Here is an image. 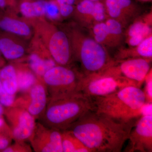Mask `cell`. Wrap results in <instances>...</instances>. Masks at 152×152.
<instances>
[{
  "instance_id": "6da1fadb",
  "label": "cell",
  "mask_w": 152,
  "mask_h": 152,
  "mask_svg": "<svg viewBox=\"0 0 152 152\" xmlns=\"http://www.w3.org/2000/svg\"><path fill=\"white\" fill-rule=\"evenodd\" d=\"M136 120L120 122L90 110L66 130L91 152H121L135 125Z\"/></svg>"
},
{
  "instance_id": "7a4b0ae2",
  "label": "cell",
  "mask_w": 152,
  "mask_h": 152,
  "mask_svg": "<svg viewBox=\"0 0 152 152\" xmlns=\"http://www.w3.org/2000/svg\"><path fill=\"white\" fill-rule=\"evenodd\" d=\"M89 98L91 103V110L125 123L141 116L146 104L143 91L134 86L125 87L106 96Z\"/></svg>"
},
{
  "instance_id": "3957f363",
  "label": "cell",
  "mask_w": 152,
  "mask_h": 152,
  "mask_svg": "<svg viewBox=\"0 0 152 152\" xmlns=\"http://www.w3.org/2000/svg\"><path fill=\"white\" fill-rule=\"evenodd\" d=\"M74 59L80 63L85 77L101 73L115 62L106 47L99 44L75 25L66 28Z\"/></svg>"
},
{
  "instance_id": "277c9868",
  "label": "cell",
  "mask_w": 152,
  "mask_h": 152,
  "mask_svg": "<svg viewBox=\"0 0 152 152\" xmlns=\"http://www.w3.org/2000/svg\"><path fill=\"white\" fill-rule=\"evenodd\" d=\"M91 107L90 98L82 92L49 97L41 117L47 126L64 131L91 110Z\"/></svg>"
},
{
  "instance_id": "5b68a950",
  "label": "cell",
  "mask_w": 152,
  "mask_h": 152,
  "mask_svg": "<svg viewBox=\"0 0 152 152\" xmlns=\"http://www.w3.org/2000/svg\"><path fill=\"white\" fill-rule=\"evenodd\" d=\"M35 31L57 64L71 66L74 60L70 42L65 31L45 21H38Z\"/></svg>"
},
{
  "instance_id": "8992f818",
  "label": "cell",
  "mask_w": 152,
  "mask_h": 152,
  "mask_svg": "<svg viewBox=\"0 0 152 152\" xmlns=\"http://www.w3.org/2000/svg\"><path fill=\"white\" fill-rule=\"evenodd\" d=\"M85 78L81 71L72 66L57 65L47 71L42 82L49 93V97H58L81 92Z\"/></svg>"
},
{
  "instance_id": "52a82bcc",
  "label": "cell",
  "mask_w": 152,
  "mask_h": 152,
  "mask_svg": "<svg viewBox=\"0 0 152 152\" xmlns=\"http://www.w3.org/2000/svg\"><path fill=\"white\" fill-rule=\"evenodd\" d=\"M140 88L137 82L118 75L100 73L85 77L81 92L88 97L100 96L113 94L125 87Z\"/></svg>"
},
{
  "instance_id": "ba28073f",
  "label": "cell",
  "mask_w": 152,
  "mask_h": 152,
  "mask_svg": "<svg viewBox=\"0 0 152 152\" xmlns=\"http://www.w3.org/2000/svg\"><path fill=\"white\" fill-rule=\"evenodd\" d=\"M4 109V115L8 122L12 137L19 142L29 140L35 128V118L18 106Z\"/></svg>"
},
{
  "instance_id": "9c48e42d",
  "label": "cell",
  "mask_w": 152,
  "mask_h": 152,
  "mask_svg": "<svg viewBox=\"0 0 152 152\" xmlns=\"http://www.w3.org/2000/svg\"><path fill=\"white\" fill-rule=\"evenodd\" d=\"M151 61L143 58L115 60V62L112 65L102 72L123 76L137 82L141 86L151 70Z\"/></svg>"
},
{
  "instance_id": "30bf717a",
  "label": "cell",
  "mask_w": 152,
  "mask_h": 152,
  "mask_svg": "<svg viewBox=\"0 0 152 152\" xmlns=\"http://www.w3.org/2000/svg\"><path fill=\"white\" fill-rule=\"evenodd\" d=\"M125 152H152V115H144L137 121L130 133Z\"/></svg>"
},
{
  "instance_id": "8fae6325",
  "label": "cell",
  "mask_w": 152,
  "mask_h": 152,
  "mask_svg": "<svg viewBox=\"0 0 152 152\" xmlns=\"http://www.w3.org/2000/svg\"><path fill=\"white\" fill-rule=\"evenodd\" d=\"M29 140L35 152H63L61 131L40 123H36Z\"/></svg>"
},
{
  "instance_id": "7c38bea8",
  "label": "cell",
  "mask_w": 152,
  "mask_h": 152,
  "mask_svg": "<svg viewBox=\"0 0 152 152\" xmlns=\"http://www.w3.org/2000/svg\"><path fill=\"white\" fill-rule=\"evenodd\" d=\"M48 93L43 83L38 80L29 89L16 99L13 106L24 109L36 119L42 116L45 110L49 99Z\"/></svg>"
},
{
  "instance_id": "4fadbf2b",
  "label": "cell",
  "mask_w": 152,
  "mask_h": 152,
  "mask_svg": "<svg viewBox=\"0 0 152 152\" xmlns=\"http://www.w3.org/2000/svg\"><path fill=\"white\" fill-rule=\"evenodd\" d=\"M0 31L21 38H28L32 29L26 22L11 15L5 10H0Z\"/></svg>"
},
{
  "instance_id": "5bb4252c",
  "label": "cell",
  "mask_w": 152,
  "mask_h": 152,
  "mask_svg": "<svg viewBox=\"0 0 152 152\" xmlns=\"http://www.w3.org/2000/svg\"><path fill=\"white\" fill-rule=\"evenodd\" d=\"M57 65L46 48L34 50L28 58V66L36 75L41 78L47 71Z\"/></svg>"
},
{
  "instance_id": "9a60e30c",
  "label": "cell",
  "mask_w": 152,
  "mask_h": 152,
  "mask_svg": "<svg viewBox=\"0 0 152 152\" xmlns=\"http://www.w3.org/2000/svg\"><path fill=\"white\" fill-rule=\"evenodd\" d=\"M136 58L152 60V34L135 46L121 48L114 56L113 59L115 61H119Z\"/></svg>"
},
{
  "instance_id": "2e32d148",
  "label": "cell",
  "mask_w": 152,
  "mask_h": 152,
  "mask_svg": "<svg viewBox=\"0 0 152 152\" xmlns=\"http://www.w3.org/2000/svg\"><path fill=\"white\" fill-rule=\"evenodd\" d=\"M0 52L6 59L13 61L23 56L26 48L14 36L0 31Z\"/></svg>"
},
{
  "instance_id": "e0dca14e",
  "label": "cell",
  "mask_w": 152,
  "mask_h": 152,
  "mask_svg": "<svg viewBox=\"0 0 152 152\" xmlns=\"http://www.w3.org/2000/svg\"><path fill=\"white\" fill-rule=\"evenodd\" d=\"M152 11L137 17L124 33L125 38L142 33L152 32Z\"/></svg>"
},
{
  "instance_id": "ac0fdd59",
  "label": "cell",
  "mask_w": 152,
  "mask_h": 152,
  "mask_svg": "<svg viewBox=\"0 0 152 152\" xmlns=\"http://www.w3.org/2000/svg\"><path fill=\"white\" fill-rule=\"evenodd\" d=\"M15 68L18 82V91L25 92L36 83L38 79L28 66H17Z\"/></svg>"
},
{
  "instance_id": "d6986e66",
  "label": "cell",
  "mask_w": 152,
  "mask_h": 152,
  "mask_svg": "<svg viewBox=\"0 0 152 152\" xmlns=\"http://www.w3.org/2000/svg\"><path fill=\"white\" fill-rule=\"evenodd\" d=\"M2 86L11 94L15 95L18 92V82L15 68L12 65L4 66L0 69Z\"/></svg>"
},
{
  "instance_id": "ffe728a7",
  "label": "cell",
  "mask_w": 152,
  "mask_h": 152,
  "mask_svg": "<svg viewBox=\"0 0 152 152\" xmlns=\"http://www.w3.org/2000/svg\"><path fill=\"white\" fill-rule=\"evenodd\" d=\"M61 140L63 152H91L69 131H61Z\"/></svg>"
},
{
  "instance_id": "44dd1931",
  "label": "cell",
  "mask_w": 152,
  "mask_h": 152,
  "mask_svg": "<svg viewBox=\"0 0 152 152\" xmlns=\"http://www.w3.org/2000/svg\"><path fill=\"white\" fill-rule=\"evenodd\" d=\"M88 28L89 30L90 35L96 42L105 47L115 48L104 22L94 24Z\"/></svg>"
},
{
  "instance_id": "7402d4cb",
  "label": "cell",
  "mask_w": 152,
  "mask_h": 152,
  "mask_svg": "<svg viewBox=\"0 0 152 152\" xmlns=\"http://www.w3.org/2000/svg\"><path fill=\"white\" fill-rule=\"evenodd\" d=\"M95 2L81 0L76 4L74 13L79 23L86 27L88 20L92 13Z\"/></svg>"
},
{
  "instance_id": "603a6c76",
  "label": "cell",
  "mask_w": 152,
  "mask_h": 152,
  "mask_svg": "<svg viewBox=\"0 0 152 152\" xmlns=\"http://www.w3.org/2000/svg\"><path fill=\"white\" fill-rule=\"evenodd\" d=\"M104 3L108 18L116 20L126 27L130 21L123 14L117 0H104Z\"/></svg>"
},
{
  "instance_id": "cb8c5ba5",
  "label": "cell",
  "mask_w": 152,
  "mask_h": 152,
  "mask_svg": "<svg viewBox=\"0 0 152 152\" xmlns=\"http://www.w3.org/2000/svg\"><path fill=\"white\" fill-rule=\"evenodd\" d=\"M104 22L114 46H119L125 38V32L122 25L119 22L111 18H108Z\"/></svg>"
},
{
  "instance_id": "d4e9b609",
  "label": "cell",
  "mask_w": 152,
  "mask_h": 152,
  "mask_svg": "<svg viewBox=\"0 0 152 152\" xmlns=\"http://www.w3.org/2000/svg\"><path fill=\"white\" fill-rule=\"evenodd\" d=\"M108 18L104 2L101 1L95 2L92 13L88 20L86 28L96 23L104 22Z\"/></svg>"
},
{
  "instance_id": "484cf974",
  "label": "cell",
  "mask_w": 152,
  "mask_h": 152,
  "mask_svg": "<svg viewBox=\"0 0 152 152\" xmlns=\"http://www.w3.org/2000/svg\"><path fill=\"white\" fill-rule=\"evenodd\" d=\"M122 12L130 21L136 18L140 13V8L132 0H117Z\"/></svg>"
},
{
  "instance_id": "4316f807",
  "label": "cell",
  "mask_w": 152,
  "mask_h": 152,
  "mask_svg": "<svg viewBox=\"0 0 152 152\" xmlns=\"http://www.w3.org/2000/svg\"><path fill=\"white\" fill-rule=\"evenodd\" d=\"M20 11L22 15L28 19L39 18L34 1H24L21 3L20 5Z\"/></svg>"
},
{
  "instance_id": "83f0119b",
  "label": "cell",
  "mask_w": 152,
  "mask_h": 152,
  "mask_svg": "<svg viewBox=\"0 0 152 152\" xmlns=\"http://www.w3.org/2000/svg\"><path fill=\"white\" fill-rule=\"evenodd\" d=\"M45 16L53 20H58L61 18L59 5L54 0L47 1Z\"/></svg>"
},
{
  "instance_id": "f1b7e54d",
  "label": "cell",
  "mask_w": 152,
  "mask_h": 152,
  "mask_svg": "<svg viewBox=\"0 0 152 152\" xmlns=\"http://www.w3.org/2000/svg\"><path fill=\"white\" fill-rule=\"evenodd\" d=\"M15 95L11 94L5 90L3 86L0 87V103L4 108L10 107L14 104Z\"/></svg>"
},
{
  "instance_id": "f546056e",
  "label": "cell",
  "mask_w": 152,
  "mask_h": 152,
  "mask_svg": "<svg viewBox=\"0 0 152 152\" xmlns=\"http://www.w3.org/2000/svg\"><path fill=\"white\" fill-rule=\"evenodd\" d=\"M145 81V90L143 91L145 96L146 103L152 104V72L151 69L147 74Z\"/></svg>"
},
{
  "instance_id": "4dcf8cb0",
  "label": "cell",
  "mask_w": 152,
  "mask_h": 152,
  "mask_svg": "<svg viewBox=\"0 0 152 152\" xmlns=\"http://www.w3.org/2000/svg\"><path fill=\"white\" fill-rule=\"evenodd\" d=\"M152 34V32H148L125 38V42L129 47H134L141 43L146 38Z\"/></svg>"
},
{
  "instance_id": "1f68e13d",
  "label": "cell",
  "mask_w": 152,
  "mask_h": 152,
  "mask_svg": "<svg viewBox=\"0 0 152 152\" xmlns=\"http://www.w3.org/2000/svg\"><path fill=\"white\" fill-rule=\"evenodd\" d=\"M18 142L17 143L10 146L3 150V152H31V150L26 145L23 144V142Z\"/></svg>"
},
{
  "instance_id": "d6a6232c",
  "label": "cell",
  "mask_w": 152,
  "mask_h": 152,
  "mask_svg": "<svg viewBox=\"0 0 152 152\" xmlns=\"http://www.w3.org/2000/svg\"><path fill=\"white\" fill-rule=\"evenodd\" d=\"M60 15L61 18H66L70 16L74 13L75 7L69 4H62L59 5Z\"/></svg>"
},
{
  "instance_id": "836d02e7",
  "label": "cell",
  "mask_w": 152,
  "mask_h": 152,
  "mask_svg": "<svg viewBox=\"0 0 152 152\" xmlns=\"http://www.w3.org/2000/svg\"><path fill=\"white\" fill-rule=\"evenodd\" d=\"M0 134L10 136L12 137L10 128L6 124L3 117L0 118Z\"/></svg>"
},
{
  "instance_id": "e575fe53",
  "label": "cell",
  "mask_w": 152,
  "mask_h": 152,
  "mask_svg": "<svg viewBox=\"0 0 152 152\" xmlns=\"http://www.w3.org/2000/svg\"><path fill=\"white\" fill-rule=\"evenodd\" d=\"M10 136L6 135L0 134V152L10 145Z\"/></svg>"
},
{
  "instance_id": "d590c367",
  "label": "cell",
  "mask_w": 152,
  "mask_h": 152,
  "mask_svg": "<svg viewBox=\"0 0 152 152\" xmlns=\"http://www.w3.org/2000/svg\"><path fill=\"white\" fill-rule=\"evenodd\" d=\"M58 5L62 4H69L74 5L77 4L80 0H54Z\"/></svg>"
},
{
  "instance_id": "8d00e7d4",
  "label": "cell",
  "mask_w": 152,
  "mask_h": 152,
  "mask_svg": "<svg viewBox=\"0 0 152 152\" xmlns=\"http://www.w3.org/2000/svg\"><path fill=\"white\" fill-rule=\"evenodd\" d=\"M13 3V0H0V10H5Z\"/></svg>"
},
{
  "instance_id": "74e56055",
  "label": "cell",
  "mask_w": 152,
  "mask_h": 152,
  "mask_svg": "<svg viewBox=\"0 0 152 152\" xmlns=\"http://www.w3.org/2000/svg\"><path fill=\"white\" fill-rule=\"evenodd\" d=\"M4 107L0 103V118L1 117H3L4 114Z\"/></svg>"
},
{
  "instance_id": "f35d334b",
  "label": "cell",
  "mask_w": 152,
  "mask_h": 152,
  "mask_svg": "<svg viewBox=\"0 0 152 152\" xmlns=\"http://www.w3.org/2000/svg\"><path fill=\"white\" fill-rule=\"evenodd\" d=\"M138 1H140L142 2H149L151 1L152 0H138Z\"/></svg>"
},
{
  "instance_id": "ab89813d",
  "label": "cell",
  "mask_w": 152,
  "mask_h": 152,
  "mask_svg": "<svg viewBox=\"0 0 152 152\" xmlns=\"http://www.w3.org/2000/svg\"><path fill=\"white\" fill-rule=\"evenodd\" d=\"M3 64V60L1 59V58H0V67L2 66Z\"/></svg>"
},
{
  "instance_id": "60d3db41",
  "label": "cell",
  "mask_w": 152,
  "mask_h": 152,
  "mask_svg": "<svg viewBox=\"0 0 152 152\" xmlns=\"http://www.w3.org/2000/svg\"><path fill=\"white\" fill-rule=\"evenodd\" d=\"M81 1V0H80ZM87 1H91L96 2L97 1H101V0H87Z\"/></svg>"
},
{
  "instance_id": "b9f144b4",
  "label": "cell",
  "mask_w": 152,
  "mask_h": 152,
  "mask_svg": "<svg viewBox=\"0 0 152 152\" xmlns=\"http://www.w3.org/2000/svg\"><path fill=\"white\" fill-rule=\"evenodd\" d=\"M1 76H0V87H1Z\"/></svg>"
}]
</instances>
